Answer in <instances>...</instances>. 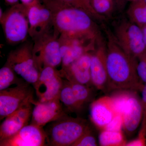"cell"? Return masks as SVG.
<instances>
[{
  "label": "cell",
  "mask_w": 146,
  "mask_h": 146,
  "mask_svg": "<svg viewBox=\"0 0 146 146\" xmlns=\"http://www.w3.org/2000/svg\"><path fill=\"white\" fill-rule=\"evenodd\" d=\"M108 33L106 61L108 91L125 90L141 92L144 84L137 74V59L126 53L114 35Z\"/></svg>",
  "instance_id": "6da1fadb"
},
{
  "label": "cell",
  "mask_w": 146,
  "mask_h": 146,
  "mask_svg": "<svg viewBox=\"0 0 146 146\" xmlns=\"http://www.w3.org/2000/svg\"><path fill=\"white\" fill-rule=\"evenodd\" d=\"M52 12V23L60 36L96 39L97 30L93 18L81 9L42 0Z\"/></svg>",
  "instance_id": "7a4b0ae2"
},
{
  "label": "cell",
  "mask_w": 146,
  "mask_h": 146,
  "mask_svg": "<svg viewBox=\"0 0 146 146\" xmlns=\"http://www.w3.org/2000/svg\"><path fill=\"white\" fill-rule=\"evenodd\" d=\"M85 119L64 116L52 123L46 132L47 142L53 146H72L90 128Z\"/></svg>",
  "instance_id": "3957f363"
},
{
  "label": "cell",
  "mask_w": 146,
  "mask_h": 146,
  "mask_svg": "<svg viewBox=\"0 0 146 146\" xmlns=\"http://www.w3.org/2000/svg\"><path fill=\"white\" fill-rule=\"evenodd\" d=\"M0 20L8 44L15 45L25 42L29 29L25 5L23 3L13 5Z\"/></svg>",
  "instance_id": "277c9868"
},
{
  "label": "cell",
  "mask_w": 146,
  "mask_h": 146,
  "mask_svg": "<svg viewBox=\"0 0 146 146\" xmlns=\"http://www.w3.org/2000/svg\"><path fill=\"white\" fill-rule=\"evenodd\" d=\"M49 31V29L34 39L33 52L39 72L47 67L56 69L62 63L59 34L55 30L53 34Z\"/></svg>",
  "instance_id": "5b68a950"
},
{
  "label": "cell",
  "mask_w": 146,
  "mask_h": 146,
  "mask_svg": "<svg viewBox=\"0 0 146 146\" xmlns=\"http://www.w3.org/2000/svg\"><path fill=\"white\" fill-rule=\"evenodd\" d=\"M33 44L25 42L7 56L6 65L27 83L34 85L40 74L33 57Z\"/></svg>",
  "instance_id": "8992f818"
},
{
  "label": "cell",
  "mask_w": 146,
  "mask_h": 146,
  "mask_svg": "<svg viewBox=\"0 0 146 146\" xmlns=\"http://www.w3.org/2000/svg\"><path fill=\"white\" fill-rule=\"evenodd\" d=\"M115 36L121 48L131 57L138 59L146 54V46L140 27L130 21H123L115 28Z\"/></svg>",
  "instance_id": "52a82bcc"
},
{
  "label": "cell",
  "mask_w": 146,
  "mask_h": 146,
  "mask_svg": "<svg viewBox=\"0 0 146 146\" xmlns=\"http://www.w3.org/2000/svg\"><path fill=\"white\" fill-rule=\"evenodd\" d=\"M34 100L33 90L25 82L0 91L1 120Z\"/></svg>",
  "instance_id": "ba28073f"
},
{
  "label": "cell",
  "mask_w": 146,
  "mask_h": 146,
  "mask_svg": "<svg viewBox=\"0 0 146 146\" xmlns=\"http://www.w3.org/2000/svg\"><path fill=\"white\" fill-rule=\"evenodd\" d=\"M62 76L56 68L47 67L40 71L34 87L39 102L52 100L59 98L63 84Z\"/></svg>",
  "instance_id": "9c48e42d"
},
{
  "label": "cell",
  "mask_w": 146,
  "mask_h": 146,
  "mask_svg": "<svg viewBox=\"0 0 146 146\" xmlns=\"http://www.w3.org/2000/svg\"><path fill=\"white\" fill-rule=\"evenodd\" d=\"M25 6L29 25V35L34 39L52 25V12L42 0H36Z\"/></svg>",
  "instance_id": "30bf717a"
},
{
  "label": "cell",
  "mask_w": 146,
  "mask_h": 146,
  "mask_svg": "<svg viewBox=\"0 0 146 146\" xmlns=\"http://www.w3.org/2000/svg\"><path fill=\"white\" fill-rule=\"evenodd\" d=\"M62 69L68 67L82 55L95 50L96 39L59 36Z\"/></svg>",
  "instance_id": "8fae6325"
},
{
  "label": "cell",
  "mask_w": 146,
  "mask_h": 146,
  "mask_svg": "<svg viewBox=\"0 0 146 146\" xmlns=\"http://www.w3.org/2000/svg\"><path fill=\"white\" fill-rule=\"evenodd\" d=\"M59 98L48 101H33L31 124L40 127L48 123L54 122L66 115L62 107Z\"/></svg>",
  "instance_id": "7c38bea8"
},
{
  "label": "cell",
  "mask_w": 146,
  "mask_h": 146,
  "mask_svg": "<svg viewBox=\"0 0 146 146\" xmlns=\"http://www.w3.org/2000/svg\"><path fill=\"white\" fill-rule=\"evenodd\" d=\"M47 141L43 127L27 125L13 136L0 141L1 146H44Z\"/></svg>",
  "instance_id": "4fadbf2b"
},
{
  "label": "cell",
  "mask_w": 146,
  "mask_h": 146,
  "mask_svg": "<svg viewBox=\"0 0 146 146\" xmlns=\"http://www.w3.org/2000/svg\"><path fill=\"white\" fill-rule=\"evenodd\" d=\"M106 47L100 45L92 52L91 63V81L97 89L108 91V76L106 61Z\"/></svg>",
  "instance_id": "5bb4252c"
},
{
  "label": "cell",
  "mask_w": 146,
  "mask_h": 146,
  "mask_svg": "<svg viewBox=\"0 0 146 146\" xmlns=\"http://www.w3.org/2000/svg\"><path fill=\"white\" fill-rule=\"evenodd\" d=\"M32 103L25 105L5 118L0 127V141L18 133L28 124L33 111Z\"/></svg>",
  "instance_id": "9a60e30c"
},
{
  "label": "cell",
  "mask_w": 146,
  "mask_h": 146,
  "mask_svg": "<svg viewBox=\"0 0 146 146\" xmlns=\"http://www.w3.org/2000/svg\"><path fill=\"white\" fill-rule=\"evenodd\" d=\"M92 52H89L60 71L62 76L68 81L74 82L90 86L91 81V63Z\"/></svg>",
  "instance_id": "2e32d148"
},
{
  "label": "cell",
  "mask_w": 146,
  "mask_h": 146,
  "mask_svg": "<svg viewBox=\"0 0 146 146\" xmlns=\"http://www.w3.org/2000/svg\"><path fill=\"white\" fill-rule=\"evenodd\" d=\"M137 93L131 91L128 103L122 115L123 128L128 135L136 131L143 120V105Z\"/></svg>",
  "instance_id": "e0dca14e"
},
{
  "label": "cell",
  "mask_w": 146,
  "mask_h": 146,
  "mask_svg": "<svg viewBox=\"0 0 146 146\" xmlns=\"http://www.w3.org/2000/svg\"><path fill=\"white\" fill-rule=\"evenodd\" d=\"M90 115L94 124L103 130L117 114L111 105L109 97H105L92 102Z\"/></svg>",
  "instance_id": "ac0fdd59"
},
{
  "label": "cell",
  "mask_w": 146,
  "mask_h": 146,
  "mask_svg": "<svg viewBox=\"0 0 146 146\" xmlns=\"http://www.w3.org/2000/svg\"><path fill=\"white\" fill-rule=\"evenodd\" d=\"M59 99L61 102L71 112L77 113L80 112L83 109V106L79 102L74 95L72 87L67 80L63 81Z\"/></svg>",
  "instance_id": "d6986e66"
},
{
  "label": "cell",
  "mask_w": 146,
  "mask_h": 146,
  "mask_svg": "<svg viewBox=\"0 0 146 146\" xmlns=\"http://www.w3.org/2000/svg\"><path fill=\"white\" fill-rule=\"evenodd\" d=\"M130 21L141 28L146 25V0H137L131 5L127 11Z\"/></svg>",
  "instance_id": "ffe728a7"
},
{
  "label": "cell",
  "mask_w": 146,
  "mask_h": 146,
  "mask_svg": "<svg viewBox=\"0 0 146 146\" xmlns=\"http://www.w3.org/2000/svg\"><path fill=\"white\" fill-rule=\"evenodd\" d=\"M132 91L119 90L112 91L113 93L109 98L111 105L116 114L122 116L128 103Z\"/></svg>",
  "instance_id": "44dd1931"
},
{
  "label": "cell",
  "mask_w": 146,
  "mask_h": 146,
  "mask_svg": "<svg viewBox=\"0 0 146 146\" xmlns=\"http://www.w3.org/2000/svg\"><path fill=\"white\" fill-rule=\"evenodd\" d=\"M68 81L74 95L83 107L85 105L93 102L94 94L90 86L74 82Z\"/></svg>",
  "instance_id": "7402d4cb"
},
{
  "label": "cell",
  "mask_w": 146,
  "mask_h": 146,
  "mask_svg": "<svg viewBox=\"0 0 146 146\" xmlns=\"http://www.w3.org/2000/svg\"><path fill=\"white\" fill-rule=\"evenodd\" d=\"M99 143L103 146H124L125 143L121 131L108 130H103L100 133Z\"/></svg>",
  "instance_id": "603a6c76"
},
{
  "label": "cell",
  "mask_w": 146,
  "mask_h": 146,
  "mask_svg": "<svg viewBox=\"0 0 146 146\" xmlns=\"http://www.w3.org/2000/svg\"><path fill=\"white\" fill-rule=\"evenodd\" d=\"M15 72L5 64L0 70V91L10 88L13 84L18 85L23 82L18 80Z\"/></svg>",
  "instance_id": "cb8c5ba5"
},
{
  "label": "cell",
  "mask_w": 146,
  "mask_h": 146,
  "mask_svg": "<svg viewBox=\"0 0 146 146\" xmlns=\"http://www.w3.org/2000/svg\"><path fill=\"white\" fill-rule=\"evenodd\" d=\"M59 5L72 7L83 9L88 12L93 17L100 18L94 10L91 5V0H45Z\"/></svg>",
  "instance_id": "d4e9b609"
},
{
  "label": "cell",
  "mask_w": 146,
  "mask_h": 146,
  "mask_svg": "<svg viewBox=\"0 0 146 146\" xmlns=\"http://www.w3.org/2000/svg\"><path fill=\"white\" fill-rule=\"evenodd\" d=\"M91 1L94 10L100 17L109 15L113 10V0H91Z\"/></svg>",
  "instance_id": "484cf974"
},
{
  "label": "cell",
  "mask_w": 146,
  "mask_h": 146,
  "mask_svg": "<svg viewBox=\"0 0 146 146\" xmlns=\"http://www.w3.org/2000/svg\"><path fill=\"white\" fill-rule=\"evenodd\" d=\"M98 146L96 138L89 128L72 146Z\"/></svg>",
  "instance_id": "4316f807"
},
{
  "label": "cell",
  "mask_w": 146,
  "mask_h": 146,
  "mask_svg": "<svg viewBox=\"0 0 146 146\" xmlns=\"http://www.w3.org/2000/svg\"><path fill=\"white\" fill-rule=\"evenodd\" d=\"M136 70L140 80L144 84H146V54L137 59Z\"/></svg>",
  "instance_id": "83f0119b"
},
{
  "label": "cell",
  "mask_w": 146,
  "mask_h": 146,
  "mask_svg": "<svg viewBox=\"0 0 146 146\" xmlns=\"http://www.w3.org/2000/svg\"><path fill=\"white\" fill-rule=\"evenodd\" d=\"M123 127L122 117L117 114L112 121L103 130L121 131Z\"/></svg>",
  "instance_id": "f1b7e54d"
},
{
  "label": "cell",
  "mask_w": 146,
  "mask_h": 146,
  "mask_svg": "<svg viewBox=\"0 0 146 146\" xmlns=\"http://www.w3.org/2000/svg\"><path fill=\"white\" fill-rule=\"evenodd\" d=\"M141 102L143 107V120L142 122V128L141 129V133H146V83L144 84V86L141 91Z\"/></svg>",
  "instance_id": "f546056e"
},
{
  "label": "cell",
  "mask_w": 146,
  "mask_h": 146,
  "mask_svg": "<svg viewBox=\"0 0 146 146\" xmlns=\"http://www.w3.org/2000/svg\"><path fill=\"white\" fill-rule=\"evenodd\" d=\"M146 145L145 138L144 136H140L137 139L130 142L125 143L124 146H141Z\"/></svg>",
  "instance_id": "4dcf8cb0"
},
{
  "label": "cell",
  "mask_w": 146,
  "mask_h": 146,
  "mask_svg": "<svg viewBox=\"0 0 146 146\" xmlns=\"http://www.w3.org/2000/svg\"><path fill=\"white\" fill-rule=\"evenodd\" d=\"M141 28V29H142V32H143L144 42H145L146 46V25L142 27Z\"/></svg>",
  "instance_id": "1f68e13d"
},
{
  "label": "cell",
  "mask_w": 146,
  "mask_h": 146,
  "mask_svg": "<svg viewBox=\"0 0 146 146\" xmlns=\"http://www.w3.org/2000/svg\"><path fill=\"white\" fill-rule=\"evenodd\" d=\"M22 3L25 5H28L34 2L36 0H21Z\"/></svg>",
  "instance_id": "d6a6232c"
},
{
  "label": "cell",
  "mask_w": 146,
  "mask_h": 146,
  "mask_svg": "<svg viewBox=\"0 0 146 146\" xmlns=\"http://www.w3.org/2000/svg\"><path fill=\"white\" fill-rule=\"evenodd\" d=\"M5 1L9 4L15 5L17 4L18 0H5Z\"/></svg>",
  "instance_id": "836d02e7"
},
{
  "label": "cell",
  "mask_w": 146,
  "mask_h": 146,
  "mask_svg": "<svg viewBox=\"0 0 146 146\" xmlns=\"http://www.w3.org/2000/svg\"><path fill=\"white\" fill-rule=\"evenodd\" d=\"M0 12H1V14H0V19L2 18L3 17V13L2 10L1 9V10H0Z\"/></svg>",
  "instance_id": "e575fe53"
},
{
  "label": "cell",
  "mask_w": 146,
  "mask_h": 146,
  "mask_svg": "<svg viewBox=\"0 0 146 146\" xmlns=\"http://www.w3.org/2000/svg\"><path fill=\"white\" fill-rule=\"evenodd\" d=\"M130 1H137V0H130Z\"/></svg>",
  "instance_id": "d590c367"
}]
</instances>
